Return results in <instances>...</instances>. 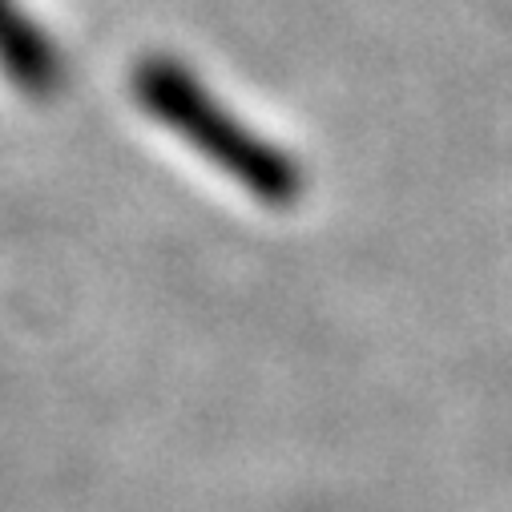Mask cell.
<instances>
[{"instance_id":"obj_2","label":"cell","mask_w":512,"mask_h":512,"mask_svg":"<svg viewBox=\"0 0 512 512\" xmlns=\"http://www.w3.org/2000/svg\"><path fill=\"white\" fill-rule=\"evenodd\" d=\"M0 73L29 97H53L65 85L61 45L21 0H0Z\"/></svg>"},{"instance_id":"obj_1","label":"cell","mask_w":512,"mask_h":512,"mask_svg":"<svg viewBox=\"0 0 512 512\" xmlns=\"http://www.w3.org/2000/svg\"><path fill=\"white\" fill-rule=\"evenodd\" d=\"M138 105L178 134L190 150H198L214 170L238 182L267 206H291L303 194V170L291 154L271 146L263 134L242 125L182 61L174 57H146L138 61L134 77Z\"/></svg>"}]
</instances>
